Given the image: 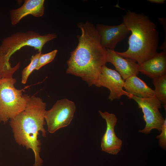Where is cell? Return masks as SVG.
Instances as JSON below:
<instances>
[{
    "mask_svg": "<svg viewBox=\"0 0 166 166\" xmlns=\"http://www.w3.org/2000/svg\"><path fill=\"white\" fill-rule=\"evenodd\" d=\"M99 113L106 123V130L101 139V149L109 154L116 155L121 150L123 142L117 136L114 131L117 118L113 113L106 111L102 112L100 110Z\"/></svg>",
    "mask_w": 166,
    "mask_h": 166,
    "instance_id": "9c48e42d",
    "label": "cell"
},
{
    "mask_svg": "<svg viewBox=\"0 0 166 166\" xmlns=\"http://www.w3.org/2000/svg\"><path fill=\"white\" fill-rule=\"evenodd\" d=\"M76 110L74 102L66 98L58 100L50 109L46 110L45 113V120L49 132L53 133L69 125Z\"/></svg>",
    "mask_w": 166,
    "mask_h": 166,
    "instance_id": "8992f818",
    "label": "cell"
},
{
    "mask_svg": "<svg viewBox=\"0 0 166 166\" xmlns=\"http://www.w3.org/2000/svg\"><path fill=\"white\" fill-rule=\"evenodd\" d=\"M42 52H38L33 55L30 58V62L29 64L22 70V83L25 84L28 78L32 72L35 70L38 62V59Z\"/></svg>",
    "mask_w": 166,
    "mask_h": 166,
    "instance_id": "e0dca14e",
    "label": "cell"
},
{
    "mask_svg": "<svg viewBox=\"0 0 166 166\" xmlns=\"http://www.w3.org/2000/svg\"><path fill=\"white\" fill-rule=\"evenodd\" d=\"M147 1L152 3L156 4H163L165 0H148Z\"/></svg>",
    "mask_w": 166,
    "mask_h": 166,
    "instance_id": "ffe728a7",
    "label": "cell"
},
{
    "mask_svg": "<svg viewBox=\"0 0 166 166\" xmlns=\"http://www.w3.org/2000/svg\"><path fill=\"white\" fill-rule=\"evenodd\" d=\"M106 49L107 62L111 63L114 66L116 71L124 81L132 75H138L139 65L137 63L120 56L114 49Z\"/></svg>",
    "mask_w": 166,
    "mask_h": 166,
    "instance_id": "8fae6325",
    "label": "cell"
},
{
    "mask_svg": "<svg viewBox=\"0 0 166 166\" xmlns=\"http://www.w3.org/2000/svg\"><path fill=\"white\" fill-rule=\"evenodd\" d=\"M160 135L156 136L159 139V144L160 146L164 149L166 148V119H164L161 129Z\"/></svg>",
    "mask_w": 166,
    "mask_h": 166,
    "instance_id": "d6986e66",
    "label": "cell"
},
{
    "mask_svg": "<svg viewBox=\"0 0 166 166\" xmlns=\"http://www.w3.org/2000/svg\"><path fill=\"white\" fill-rule=\"evenodd\" d=\"M9 74L0 79V122L6 123L25 109L30 96L16 89V80Z\"/></svg>",
    "mask_w": 166,
    "mask_h": 166,
    "instance_id": "277c9868",
    "label": "cell"
},
{
    "mask_svg": "<svg viewBox=\"0 0 166 166\" xmlns=\"http://www.w3.org/2000/svg\"><path fill=\"white\" fill-rule=\"evenodd\" d=\"M44 0H25L20 7L11 10L10 16L11 24L15 26L24 17L30 14L37 18L44 14Z\"/></svg>",
    "mask_w": 166,
    "mask_h": 166,
    "instance_id": "7c38bea8",
    "label": "cell"
},
{
    "mask_svg": "<svg viewBox=\"0 0 166 166\" xmlns=\"http://www.w3.org/2000/svg\"><path fill=\"white\" fill-rule=\"evenodd\" d=\"M152 82L155 87V96L164 105L166 109V74L152 79Z\"/></svg>",
    "mask_w": 166,
    "mask_h": 166,
    "instance_id": "9a60e30c",
    "label": "cell"
},
{
    "mask_svg": "<svg viewBox=\"0 0 166 166\" xmlns=\"http://www.w3.org/2000/svg\"><path fill=\"white\" fill-rule=\"evenodd\" d=\"M101 44L106 49H114L117 44L124 39L129 30L124 23L109 26L101 24L96 25Z\"/></svg>",
    "mask_w": 166,
    "mask_h": 166,
    "instance_id": "30bf717a",
    "label": "cell"
},
{
    "mask_svg": "<svg viewBox=\"0 0 166 166\" xmlns=\"http://www.w3.org/2000/svg\"><path fill=\"white\" fill-rule=\"evenodd\" d=\"M139 71L152 79L166 74V51L156 53L139 64Z\"/></svg>",
    "mask_w": 166,
    "mask_h": 166,
    "instance_id": "4fadbf2b",
    "label": "cell"
},
{
    "mask_svg": "<svg viewBox=\"0 0 166 166\" xmlns=\"http://www.w3.org/2000/svg\"><path fill=\"white\" fill-rule=\"evenodd\" d=\"M9 61V59L0 52V79L9 74H14L20 67L19 62L12 67Z\"/></svg>",
    "mask_w": 166,
    "mask_h": 166,
    "instance_id": "2e32d148",
    "label": "cell"
},
{
    "mask_svg": "<svg viewBox=\"0 0 166 166\" xmlns=\"http://www.w3.org/2000/svg\"><path fill=\"white\" fill-rule=\"evenodd\" d=\"M81 34L78 44L67 61L66 73L79 77L89 86L95 85L102 67L107 62L106 49L101 45L98 32L88 21L77 25Z\"/></svg>",
    "mask_w": 166,
    "mask_h": 166,
    "instance_id": "6da1fadb",
    "label": "cell"
},
{
    "mask_svg": "<svg viewBox=\"0 0 166 166\" xmlns=\"http://www.w3.org/2000/svg\"><path fill=\"white\" fill-rule=\"evenodd\" d=\"M123 17V22L131 33L128 49L117 53L140 64L157 53L159 34L156 25L148 16L129 10Z\"/></svg>",
    "mask_w": 166,
    "mask_h": 166,
    "instance_id": "3957f363",
    "label": "cell"
},
{
    "mask_svg": "<svg viewBox=\"0 0 166 166\" xmlns=\"http://www.w3.org/2000/svg\"><path fill=\"white\" fill-rule=\"evenodd\" d=\"M57 52V50L55 49L46 53H41L39 57L35 70H38L45 65L52 61L55 58Z\"/></svg>",
    "mask_w": 166,
    "mask_h": 166,
    "instance_id": "ac0fdd59",
    "label": "cell"
},
{
    "mask_svg": "<svg viewBox=\"0 0 166 166\" xmlns=\"http://www.w3.org/2000/svg\"><path fill=\"white\" fill-rule=\"evenodd\" d=\"M125 81L116 70L109 68L106 65L101 68L95 86L100 87H104L110 91L108 99L111 101L120 99L121 97L125 95L128 98L130 95L124 90Z\"/></svg>",
    "mask_w": 166,
    "mask_h": 166,
    "instance_id": "ba28073f",
    "label": "cell"
},
{
    "mask_svg": "<svg viewBox=\"0 0 166 166\" xmlns=\"http://www.w3.org/2000/svg\"><path fill=\"white\" fill-rule=\"evenodd\" d=\"M124 88L130 96L140 98L155 96L154 90L136 75H132L125 80Z\"/></svg>",
    "mask_w": 166,
    "mask_h": 166,
    "instance_id": "5bb4252c",
    "label": "cell"
},
{
    "mask_svg": "<svg viewBox=\"0 0 166 166\" xmlns=\"http://www.w3.org/2000/svg\"><path fill=\"white\" fill-rule=\"evenodd\" d=\"M57 38L54 33L41 35L32 30L17 32L4 39L0 45V52L10 59L16 52L25 46L33 47L38 52H42L46 43Z\"/></svg>",
    "mask_w": 166,
    "mask_h": 166,
    "instance_id": "5b68a950",
    "label": "cell"
},
{
    "mask_svg": "<svg viewBox=\"0 0 166 166\" xmlns=\"http://www.w3.org/2000/svg\"><path fill=\"white\" fill-rule=\"evenodd\" d=\"M46 106L42 99L33 96L30 97L25 109L10 120L16 142L33 151L35 159L33 166H42L43 163L40 155L41 142L38 136L41 132L43 137H46L44 127Z\"/></svg>",
    "mask_w": 166,
    "mask_h": 166,
    "instance_id": "7a4b0ae2",
    "label": "cell"
},
{
    "mask_svg": "<svg viewBox=\"0 0 166 166\" xmlns=\"http://www.w3.org/2000/svg\"><path fill=\"white\" fill-rule=\"evenodd\" d=\"M129 99H132L137 104L143 113V117L146 123L144 128L140 130V132L148 134L153 129L160 132L164 119L159 111L162 104L155 96L140 98L131 96Z\"/></svg>",
    "mask_w": 166,
    "mask_h": 166,
    "instance_id": "52a82bcc",
    "label": "cell"
}]
</instances>
